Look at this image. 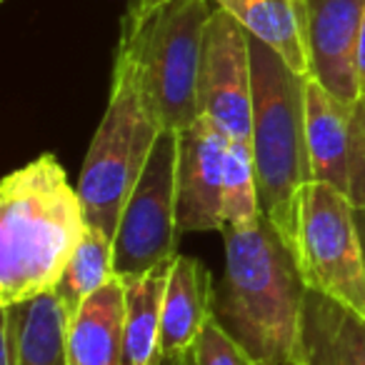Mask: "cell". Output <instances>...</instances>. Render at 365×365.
<instances>
[{"instance_id":"6da1fadb","label":"cell","mask_w":365,"mask_h":365,"mask_svg":"<svg viewBox=\"0 0 365 365\" xmlns=\"http://www.w3.org/2000/svg\"><path fill=\"white\" fill-rule=\"evenodd\" d=\"M225 275L215 320L260 365H295L308 285L295 248L265 215L225 225Z\"/></svg>"},{"instance_id":"7a4b0ae2","label":"cell","mask_w":365,"mask_h":365,"mask_svg":"<svg viewBox=\"0 0 365 365\" xmlns=\"http://www.w3.org/2000/svg\"><path fill=\"white\" fill-rule=\"evenodd\" d=\"M88 225L56 155L8 173L0 182V308L53 293Z\"/></svg>"},{"instance_id":"3957f363","label":"cell","mask_w":365,"mask_h":365,"mask_svg":"<svg viewBox=\"0 0 365 365\" xmlns=\"http://www.w3.org/2000/svg\"><path fill=\"white\" fill-rule=\"evenodd\" d=\"M253 66V150L260 213L295 248L300 195L313 182L305 125L308 76L295 73L275 51L250 36Z\"/></svg>"},{"instance_id":"277c9868","label":"cell","mask_w":365,"mask_h":365,"mask_svg":"<svg viewBox=\"0 0 365 365\" xmlns=\"http://www.w3.org/2000/svg\"><path fill=\"white\" fill-rule=\"evenodd\" d=\"M208 0H135L123 21L125 53L160 130H182L200 118L198 73Z\"/></svg>"},{"instance_id":"5b68a950","label":"cell","mask_w":365,"mask_h":365,"mask_svg":"<svg viewBox=\"0 0 365 365\" xmlns=\"http://www.w3.org/2000/svg\"><path fill=\"white\" fill-rule=\"evenodd\" d=\"M160 125L153 118L125 53L115 51L110 98L83 163L78 193L88 223L115 238L123 210L140 180Z\"/></svg>"},{"instance_id":"8992f818","label":"cell","mask_w":365,"mask_h":365,"mask_svg":"<svg viewBox=\"0 0 365 365\" xmlns=\"http://www.w3.org/2000/svg\"><path fill=\"white\" fill-rule=\"evenodd\" d=\"M295 255L308 290L365 320V250L355 208L340 190L308 182L300 195Z\"/></svg>"},{"instance_id":"52a82bcc","label":"cell","mask_w":365,"mask_h":365,"mask_svg":"<svg viewBox=\"0 0 365 365\" xmlns=\"http://www.w3.org/2000/svg\"><path fill=\"white\" fill-rule=\"evenodd\" d=\"M178 130H160L113 238V268L130 280L175 258Z\"/></svg>"},{"instance_id":"ba28073f","label":"cell","mask_w":365,"mask_h":365,"mask_svg":"<svg viewBox=\"0 0 365 365\" xmlns=\"http://www.w3.org/2000/svg\"><path fill=\"white\" fill-rule=\"evenodd\" d=\"M198 113L228 143L250 145L253 128V66L250 36L228 11H210L198 73Z\"/></svg>"},{"instance_id":"9c48e42d","label":"cell","mask_w":365,"mask_h":365,"mask_svg":"<svg viewBox=\"0 0 365 365\" xmlns=\"http://www.w3.org/2000/svg\"><path fill=\"white\" fill-rule=\"evenodd\" d=\"M305 125L313 180L333 185L355 210H365V91L348 103L308 76Z\"/></svg>"},{"instance_id":"30bf717a","label":"cell","mask_w":365,"mask_h":365,"mask_svg":"<svg viewBox=\"0 0 365 365\" xmlns=\"http://www.w3.org/2000/svg\"><path fill=\"white\" fill-rule=\"evenodd\" d=\"M228 138L200 115L178 130L175 223L178 233H210L225 228L223 175Z\"/></svg>"},{"instance_id":"8fae6325","label":"cell","mask_w":365,"mask_h":365,"mask_svg":"<svg viewBox=\"0 0 365 365\" xmlns=\"http://www.w3.org/2000/svg\"><path fill=\"white\" fill-rule=\"evenodd\" d=\"M365 0H305V48L310 78L335 98L363 96L358 71Z\"/></svg>"},{"instance_id":"7c38bea8","label":"cell","mask_w":365,"mask_h":365,"mask_svg":"<svg viewBox=\"0 0 365 365\" xmlns=\"http://www.w3.org/2000/svg\"><path fill=\"white\" fill-rule=\"evenodd\" d=\"M215 315L213 278L193 255L175 253L163 298L160 353L163 360L188 353Z\"/></svg>"},{"instance_id":"4fadbf2b","label":"cell","mask_w":365,"mask_h":365,"mask_svg":"<svg viewBox=\"0 0 365 365\" xmlns=\"http://www.w3.org/2000/svg\"><path fill=\"white\" fill-rule=\"evenodd\" d=\"M295 365H365V320L308 290Z\"/></svg>"},{"instance_id":"5bb4252c","label":"cell","mask_w":365,"mask_h":365,"mask_svg":"<svg viewBox=\"0 0 365 365\" xmlns=\"http://www.w3.org/2000/svg\"><path fill=\"white\" fill-rule=\"evenodd\" d=\"M123 313L125 288L113 278L71 320L68 360L71 365H123Z\"/></svg>"},{"instance_id":"9a60e30c","label":"cell","mask_w":365,"mask_h":365,"mask_svg":"<svg viewBox=\"0 0 365 365\" xmlns=\"http://www.w3.org/2000/svg\"><path fill=\"white\" fill-rule=\"evenodd\" d=\"M248 36L275 51L295 73L310 76L305 48V0H215Z\"/></svg>"},{"instance_id":"2e32d148","label":"cell","mask_w":365,"mask_h":365,"mask_svg":"<svg viewBox=\"0 0 365 365\" xmlns=\"http://www.w3.org/2000/svg\"><path fill=\"white\" fill-rule=\"evenodd\" d=\"M170 263L173 260H168L148 273L123 280V365H163L160 323Z\"/></svg>"},{"instance_id":"e0dca14e","label":"cell","mask_w":365,"mask_h":365,"mask_svg":"<svg viewBox=\"0 0 365 365\" xmlns=\"http://www.w3.org/2000/svg\"><path fill=\"white\" fill-rule=\"evenodd\" d=\"M115 278L113 268V238L106 230L88 225L81 245L73 253L71 263L66 265L61 280L56 285V298L66 308L68 318H76L88 298L98 293L108 280Z\"/></svg>"},{"instance_id":"ac0fdd59","label":"cell","mask_w":365,"mask_h":365,"mask_svg":"<svg viewBox=\"0 0 365 365\" xmlns=\"http://www.w3.org/2000/svg\"><path fill=\"white\" fill-rule=\"evenodd\" d=\"M68 328L71 318L56 293L31 300L21 335V365H71Z\"/></svg>"},{"instance_id":"d6986e66","label":"cell","mask_w":365,"mask_h":365,"mask_svg":"<svg viewBox=\"0 0 365 365\" xmlns=\"http://www.w3.org/2000/svg\"><path fill=\"white\" fill-rule=\"evenodd\" d=\"M225 225H250L260 218L258 182H255L253 150L243 143H228L223 175Z\"/></svg>"},{"instance_id":"ffe728a7","label":"cell","mask_w":365,"mask_h":365,"mask_svg":"<svg viewBox=\"0 0 365 365\" xmlns=\"http://www.w3.org/2000/svg\"><path fill=\"white\" fill-rule=\"evenodd\" d=\"M195 365H260L250 358V353L215 320H208L200 338L193 345Z\"/></svg>"},{"instance_id":"44dd1931","label":"cell","mask_w":365,"mask_h":365,"mask_svg":"<svg viewBox=\"0 0 365 365\" xmlns=\"http://www.w3.org/2000/svg\"><path fill=\"white\" fill-rule=\"evenodd\" d=\"M358 71H360V83H363V91H365V16H363V26H360V48H358Z\"/></svg>"},{"instance_id":"7402d4cb","label":"cell","mask_w":365,"mask_h":365,"mask_svg":"<svg viewBox=\"0 0 365 365\" xmlns=\"http://www.w3.org/2000/svg\"><path fill=\"white\" fill-rule=\"evenodd\" d=\"M163 365H195V353H193V348H190L188 353L175 355V358H170V360H163Z\"/></svg>"},{"instance_id":"603a6c76","label":"cell","mask_w":365,"mask_h":365,"mask_svg":"<svg viewBox=\"0 0 365 365\" xmlns=\"http://www.w3.org/2000/svg\"><path fill=\"white\" fill-rule=\"evenodd\" d=\"M355 218H358L360 238H363V250H365V210H355Z\"/></svg>"}]
</instances>
